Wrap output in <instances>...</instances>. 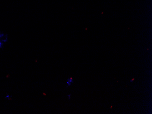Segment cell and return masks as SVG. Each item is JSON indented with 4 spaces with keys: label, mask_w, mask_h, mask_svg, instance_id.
Returning <instances> with one entry per match:
<instances>
[{
    "label": "cell",
    "mask_w": 152,
    "mask_h": 114,
    "mask_svg": "<svg viewBox=\"0 0 152 114\" xmlns=\"http://www.w3.org/2000/svg\"><path fill=\"white\" fill-rule=\"evenodd\" d=\"M67 87H69L70 86H71V82H70L68 80H67Z\"/></svg>",
    "instance_id": "obj_1"
},
{
    "label": "cell",
    "mask_w": 152,
    "mask_h": 114,
    "mask_svg": "<svg viewBox=\"0 0 152 114\" xmlns=\"http://www.w3.org/2000/svg\"><path fill=\"white\" fill-rule=\"evenodd\" d=\"M112 106H111V107H110V108H111H111H112Z\"/></svg>",
    "instance_id": "obj_5"
},
{
    "label": "cell",
    "mask_w": 152,
    "mask_h": 114,
    "mask_svg": "<svg viewBox=\"0 0 152 114\" xmlns=\"http://www.w3.org/2000/svg\"><path fill=\"white\" fill-rule=\"evenodd\" d=\"M71 94H68V99L69 100H70V99H71Z\"/></svg>",
    "instance_id": "obj_4"
},
{
    "label": "cell",
    "mask_w": 152,
    "mask_h": 114,
    "mask_svg": "<svg viewBox=\"0 0 152 114\" xmlns=\"http://www.w3.org/2000/svg\"><path fill=\"white\" fill-rule=\"evenodd\" d=\"M134 80H135V78L132 79V80H131L130 81V82H132H132H133V81H134Z\"/></svg>",
    "instance_id": "obj_3"
},
{
    "label": "cell",
    "mask_w": 152,
    "mask_h": 114,
    "mask_svg": "<svg viewBox=\"0 0 152 114\" xmlns=\"http://www.w3.org/2000/svg\"><path fill=\"white\" fill-rule=\"evenodd\" d=\"M11 97V96H10L9 94H7V96H6V97H5V98H6V99H8V100H10Z\"/></svg>",
    "instance_id": "obj_2"
}]
</instances>
